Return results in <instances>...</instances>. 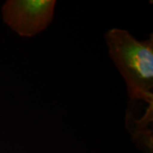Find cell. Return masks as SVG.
<instances>
[{
    "label": "cell",
    "instance_id": "2",
    "mask_svg": "<svg viewBox=\"0 0 153 153\" xmlns=\"http://www.w3.org/2000/svg\"><path fill=\"white\" fill-rule=\"evenodd\" d=\"M55 0H8L2 8L4 22L22 37H33L51 23Z\"/></svg>",
    "mask_w": 153,
    "mask_h": 153
},
{
    "label": "cell",
    "instance_id": "1",
    "mask_svg": "<svg viewBox=\"0 0 153 153\" xmlns=\"http://www.w3.org/2000/svg\"><path fill=\"white\" fill-rule=\"evenodd\" d=\"M109 55L125 80L131 100L153 105V37L138 41L126 30L113 28L105 35Z\"/></svg>",
    "mask_w": 153,
    "mask_h": 153
}]
</instances>
